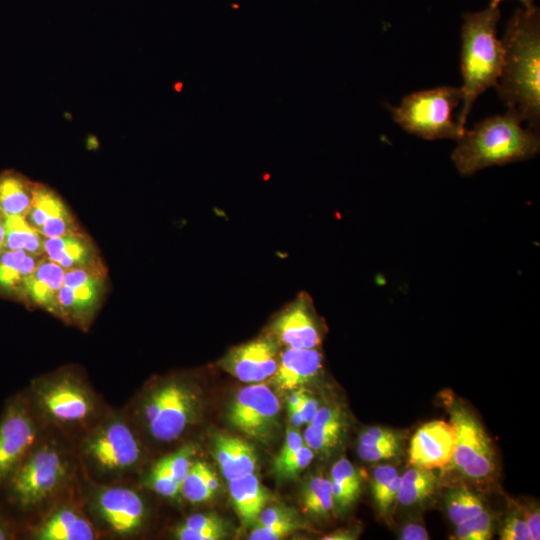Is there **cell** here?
<instances>
[{
    "mask_svg": "<svg viewBox=\"0 0 540 540\" xmlns=\"http://www.w3.org/2000/svg\"><path fill=\"white\" fill-rule=\"evenodd\" d=\"M504 62L496 89L508 109L515 110L528 127L540 124V11L518 8L501 39Z\"/></svg>",
    "mask_w": 540,
    "mask_h": 540,
    "instance_id": "obj_1",
    "label": "cell"
},
{
    "mask_svg": "<svg viewBox=\"0 0 540 540\" xmlns=\"http://www.w3.org/2000/svg\"><path fill=\"white\" fill-rule=\"evenodd\" d=\"M513 109L476 123L463 136L451 154L459 174L470 176L495 165H505L535 157L540 151L539 129L523 128Z\"/></svg>",
    "mask_w": 540,
    "mask_h": 540,
    "instance_id": "obj_2",
    "label": "cell"
},
{
    "mask_svg": "<svg viewBox=\"0 0 540 540\" xmlns=\"http://www.w3.org/2000/svg\"><path fill=\"white\" fill-rule=\"evenodd\" d=\"M499 7L489 6L463 15L461 29L462 108L458 123L465 127L471 108L479 95L496 87L504 62V49L497 37Z\"/></svg>",
    "mask_w": 540,
    "mask_h": 540,
    "instance_id": "obj_3",
    "label": "cell"
},
{
    "mask_svg": "<svg viewBox=\"0 0 540 540\" xmlns=\"http://www.w3.org/2000/svg\"><path fill=\"white\" fill-rule=\"evenodd\" d=\"M29 398L36 414L64 429L88 426L99 410L92 388L70 369L36 379Z\"/></svg>",
    "mask_w": 540,
    "mask_h": 540,
    "instance_id": "obj_4",
    "label": "cell"
},
{
    "mask_svg": "<svg viewBox=\"0 0 540 540\" xmlns=\"http://www.w3.org/2000/svg\"><path fill=\"white\" fill-rule=\"evenodd\" d=\"M462 101L460 87L440 86L403 97L400 106H388L395 123L425 140L458 141L465 127L453 120L452 112Z\"/></svg>",
    "mask_w": 540,
    "mask_h": 540,
    "instance_id": "obj_5",
    "label": "cell"
},
{
    "mask_svg": "<svg viewBox=\"0 0 540 540\" xmlns=\"http://www.w3.org/2000/svg\"><path fill=\"white\" fill-rule=\"evenodd\" d=\"M67 464L54 445H35L6 485L9 501L23 510L40 505L66 480Z\"/></svg>",
    "mask_w": 540,
    "mask_h": 540,
    "instance_id": "obj_6",
    "label": "cell"
},
{
    "mask_svg": "<svg viewBox=\"0 0 540 540\" xmlns=\"http://www.w3.org/2000/svg\"><path fill=\"white\" fill-rule=\"evenodd\" d=\"M457 442L451 462L443 471L453 470L471 482H488L495 474L496 455L477 417L459 401L444 398Z\"/></svg>",
    "mask_w": 540,
    "mask_h": 540,
    "instance_id": "obj_7",
    "label": "cell"
},
{
    "mask_svg": "<svg viewBox=\"0 0 540 540\" xmlns=\"http://www.w3.org/2000/svg\"><path fill=\"white\" fill-rule=\"evenodd\" d=\"M196 406L193 390L185 383L170 380L147 391L139 410L149 434L157 441L171 442L193 421Z\"/></svg>",
    "mask_w": 540,
    "mask_h": 540,
    "instance_id": "obj_8",
    "label": "cell"
},
{
    "mask_svg": "<svg viewBox=\"0 0 540 540\" xmlns=\"http://www.w3.org/2000/svg\"><path fill=\"white\" fill-rule=\"evenodd\" d=\"M83 454L99 472L120 475L132 470L141 458L138 438L126 420L109 416L86 435Z\"/></svg>",
    "mask_w": 540,
    "mask_h": 540,
    "instance_id": "obj_9",
    "label": "cell"
},
{
    "mask_svg": "<svg viewBox=\"0 0 540 540\" xmlns=\"http://www.w3.org/2000/svg\"><path fill=\"white\" fill-rule=\"evenodd\" d=\"M36 411L29 397L18 394L5 405L0 417V488L7 483L36 445Z\"/></svg>",
    "mask_w": 540,
    "mask_h": 540,
    "instance_id": "obj_10",
    "label": "cell"
},
{
    "mask_svg": "<svg viewBox=\"0 0 540 540\" xmlns=\"http://www.w3.org/2000/svg\"><path fill=\"white\" fill-rule=\"evenodd\" d=\"M108 288L104 264L65 271L59 292L60 319L86 329L98 312Z\"/></svg>",
    "mask_w": 540,
    "mask_h": 540,
    "instance_id": "obj_11",
    "label": "cell"
},
{
    "mask_svg": "<svg viewBox=\"0 0 540 540\" xmlns=\"http://www.w3.org/2000/svg\"><path fill=\"white\" fill-rule=\"evenodd\" d=\"M280 411L276 395L264 384H253L241 389L229 411L231 424L259 441L273 432Z\"/></svg>",
    "mask_w": 540,
    "mask_h": 540,
    "instance_id": "obj_12",
    "label": "cell"
},
{
    "mask_svg": "<svg viewBox=\"0 0 540 540\" xmlns=\"http://www.w3.org/2000/svg\"><path fill=\"white\" fill-rule=\"evenodd\" d=\"M456 442V431L450 422H427L411 438L409 464L424 469H443L453 458Z\"/></svg>",
    "mask_w": 540,
    "mask_h": 540,
    "instance_id": "obj_13",
    "label": "cell"
},
{
    "mask_svg": "<svg viewBox=\"0 0 540 540\" xmlns=\"http://www.w3.org/2000/svg\"><path fill=\"white\" fill-rule=\"evenodd\" d=\"M95 507L105 524L118 535L136 532L145 518V505L139 494L126 487L111 486L101 489Z\"/></svg>",
    "mask_w": 540,
    "mask_h": 540,
    "instance_id": "obj_14",
    "label": "cell"
},
{
    "mask_svg": "<svg viewBox=\"0 0 540 540\" xmlns=\"http://www.w3.org/2000/svg\"><path fill=\"white\" fill-rule=\"evenodd\" d=\"M272 330L278 340L289 348H317L322 339L312 302L305 293H301L278 315Z\"/></svg>",
    "mask_w": 540,
    "mask_h": 540,
    "instance_id": "obj_15",
    "label": "cell"
},
{
    "mask_svg": "<svg viewBox=\"0 0 540 540\" xmlns=\"http://www.w3.org/2000/svg\"><path fill=\"white\" fill-rule=\"evenodd\" d=\"M45 238L81 231L73 213L55 190L38 183L32 204L24 216Z\"/></svg>",
    "mask_w": 540,
    "mask_h": 540,
    "instance_id": "obj_16",
    "label": "cell"
},
{
    "mask_svg": "<svg viewBox=\"0 0 540 540\" xmlns=\"http://www.w3.org/2000/svg\"><path fill=\"white\" fill-rule=\"evenodd\" d=\"M278 361L275 342L263 337L232 349L224 359V367L243 382H260L273 376Z\"/></svg>",
    "mask_w": 540,
    "mask_h": 540,
    "instance_id": "obj_17",
    "label": "cell"
},
{
    "mask_svg": "<svg viewBox=\"0 0 540 540\" xmlns=\"http://www.w3.org/2000/svg\"><path fill=\"white\" fill-rule=\"evenodd\" d=\"M45 256L65 271L104 264L93 240L83 230L46 238Z\"/></svg>",
    "mask_w": 540,
    "mask_h": 540,
    "instance_id": "obj_18",
    "label": "cell"
},
{
    "mask_svg": "<svg viewBox=\"0 0 540 540\" xmlns=\"http://www.w3.org/2000/svg\"><path fill=\"white\" fill-rule=\"evenodd\" d=\"M65 270L46 256L38 263L25 282V302L60 318L59 292Z\"/></svg>",
    "mask_w": 540,
    "mask_h": 540,
    "instance_id": "obj_19",
    "label": "cell"
},
{
    "mask_svg": "<svg viewBox=\"0 0 540 540\" xmlns=\"http://www.w3.org/2000/svg\"><path fill=\"white\" fill-rule=\"evenodd\" d=\"M321 368L322 354L317 348L287 347L279 357L274 382L283 390H293L312 380Z\"/></svg>",
    "mask_w": 540,
    "mask_h": 540,
    "instance_id": "obj_20",
    "label": "cell"
},
{
    "mask_svg": "<svg viewBox=\"0 0 540 540\" xmlns=\"http://www.w3.org/2000/svg\"><path fill=\"white\" fill-rule=\"evenodd\" d=\"M214 456L228 481L256 470L257 456L253 447L238 437L218 435L214 440Z\"/></svg>",
    "mask_w": 540,
    "mask_h": 540,
    "instance_id": "obj_21",
    "label": "cell"
},
{
    "mask_svg": "<svg viewBox=\"0 0 540 540\" xmlns=\"http://www.w3.org/2000/svg\"><path fill=\"white\" fill-rule=\"evenodd\" d=\"M45 256V255H44ZM44 256L23 250L0 252V293L25 302V282Z\"/></svg>",
    "mask_w": 540,
    "mask_h": 540,
    "instance_id": "obj_22",
    "label": "cell"
},
{
    "mask_svg": "<svg viewBox=\"0 0 540 540\" xmlns=\"http://www.w3.org/2000/svg\"><path fill=\"white\" fill-rule=\"evenodd\" d=\"M34 537L40 540H92L95 539V531L83 515L64 507L42 523Z\"/></svg>",
    "mask_w": 540,
    "mask_h": 540,
    "instance_id": "obj_23",
    "label": "cell"
},
{
    "mask_svg": "<svg viewBox=\"0 0 540 540\" xmlns=\"http://www.w3.org/2000/svg\"><path fill=\"white\" fill-rule=\"evenodd\" d=\"M232 503L244 525L257 522L259 514L269 499L267 490L254 473L229 481Z\"/></svg>",
    "mask_w": 540,
    "mask_h": 540,
    "instance_id": "obj_24",
    "label": "cell"
},
{
    "mask_svg": "<svg viewBox=\"0 0 540 540\" xmlns=\"http://www.w3.org/2000/svg\"><path fill=\"white\" fill-rule=\"evenodd\" d=\"M38 182L23 174L6 170L0 173V210L7 216H25L34 199Z\"/></svg>",
    "mask_w": 540,
    "mask_h": 540,
    "instance_id": "obj_25",
    "label": "cell"
},
{
    "mask_svg": "<svg viewBox=\"0 0 540 540\" xmlns=\"http://www.w3.org/2000/svg\"><path fill=\"white\" fill-rule=\"evenodd\" d=\"M329 479L334 504L346 508L359 497L362 479L359 471L346 458H341L333 464Z\"/></svg>",
    "mask_w": 540,
    "mask_h": 540,
    "instance_id": "obj_26",
    "label": "cell"
},
{
    "mask_svg": "<svg viewBox=\"0 0 540 540\" xmlns=\"http://www.w3.org/2000/svg\"><path fill=\"white\" fill-rule=\"evenodd\" d=\"M46 238L34 229L23 216H7L3 250H23L45 255Z\"/></svg>",
    "mask_w": 540,
    "mask_h": 540,
    "instance_id": "obj_27",
    "label": "cell"
},
{
    "mask_svg": "<svg viewBox=\"0 0 540 540\" xmlns=\"http://www.w3.org/2000/svg\"><path fill=\"white\" fill-rule=\"evenodd\" d=\"M437 482L432 469L412 466L401 476L397 502L406 506L420 503L433 494Z\"/></svg>",
    "mask_w": 540,
    "mask_h": 540,
    "instance_id": "obj_28",
    "label": "cell"
},
{
    "mask_svg": "<svg viewBox=\"0 0 540 540\" xmlns=\"http://www.w3.org/2000/svg\"><path fill=\"white\" fill-rule=\"evenodd\" d=\"M219 481L216 474L203 461L197 460L192 465L181 483L180 492L192 503L207 501L217 491Z\"/></svg>",
    "mask_w": 540,
    "mask_h": 540,
    "instance_id": "obj_29",
    "label": "cell"
},
{
    "mask_svg": "<svg viewBox=\"0 0 540 540\" xmlns=\"http://www.w3.org/2000/svg\"><path fill=\"white\" fill-rule=\"evenodd\" d=\"M445 505L449 519L455 525L485 509L481 498L463 486L455 488L447 494Z\"/></svg>",
    "mask_w": 540,
    "mask_h": 540,
    "instance_id": "obj_30",
    "label": "cell"
},
{
    "mask_svg": "<svg viewBox=\"0 0 540 540\" xmlns=\"http://www.w3.org/2000/svg\"><path fill=\"white\" fill-rule=\"evenodd\" d=\"M303 500L306 509L315 515H326L334 506L329 478L317 475L307 482Z\"/></svg>",
    "mask_w": 540,
    "mask_h": 540,
    "instance_id": "obj_31",
    "label": "cell"
},
{
    "mask_svg": "<svg viewBox=\"0 0 540 540\" xmlns=\"http://www.w3.org/2000/svg\"><path fill=\"white\" fill-rule=\"evenodd\" d=\"M455 526L457 540H488L493 533L492 516L486 509Z\"/></svg>",
    "mask_w": 540,
    "mask_h": 540,
    "instance_id": "obj_32",
    "label": "cell"
},
{
    "mask_svg": "<svg viewBox=\"0 0 540 540\" xmlns=\"http://www.w3.org/2000/svg\"><path fill=\"white\" fill-rule=\"evenodd\" d=\"M344 424L315 427L308 424L303 440L313 451L326 452L334 448L342 435Z\"/></svg>",
    "mask_w": 540,
    "mask_h": 540,
    "instance_id": "obj_33",
    "label": "cell"
},
{
    "mask_svg": "<svg viewBox=\"0 0 540 540\" xmlns=\"http://www.w3.org/2000/svg\"><path fill=\"white\" fill-rule=\"evenodd\" d=\"M193 455L194 447L187 445L177 450L176 452L165 456L156 464H158L161 468L167 471L172 476V478L181 485L192 465L193 461L191 460V458Z\"/></svg>",
    "mask_w": 540,
    "mask_h": 540,
    "instance_id": "obj_34",
    "label": "cell"
},
{
    "mask_svg": "<svg viewBox=\"0 0 540 540\" xmlns=\"http://www.w3.org/2000/svg\"><path fill=\"white\" fill-rule=\"evenodd\" d=\"M314 457V451L303 445L283 462L273 465L275 473L281 478H292L306 468Z\"/></svg>",
    "mask_w": 540,
    "mask_h": 540,
    "instance_id": "obj_35",
    "label": "cell"
},
{
    "mask_svg": "<svg viewBox=\"0 0 540 540\" xmlns=\"http://www.w3.org/2000/svg\"><path fill=\"white\" fill-rule=\"evenodd\" d=\"M298 528L294 519L286 520L272 525L258 526L250 532V540H278L289 535Z\"/></svg>",
    "mask_w": 540,
    "mask_h": 540,
    "instance_id": "obj_36",
    "label": "cell"
},
{
    "mask_svg": "<svg viewBox=\"0 0 540 540\" xmlns=\"http://www.w3.org/2000/svg\"><path fill=\"white\" fill-rule=\"evenodd\" d=\"M150 487L158 494L165 497H176L180 493V484L172 476L155 464L149 477Z\"/></svg>",
    "mask_w": 540,
    "mask_h": 540,
    "instance_id": "obj_37",
    "label": "cell"
},
{
    "mask_svg": "<svg viewBox=\"0 0 540 540\" xmlns=\"http://www.w3.org/2000/svg\"><path fill=\"white\" fill-rule=\"evenodd\" d=\"M399 442H390L374 445L358 444L359 457L366 462H377L395 457L399 451Z\"/></svg>",
    "mask_w": 540,
    "mask_h": 540,
    "instance_id": "obj_38",
    "label": "cell"
},
{
    "mask_svg": "<svg viewBox=\"0 0 540 540\" xmlns=\"http://www.w3.org/2000/svg\"><path fill=\"white\" fill-rule=\"evenodd\" d=\"M501 540H531L527 524L521 512L509 514L500 530Z\"/></svg>",
    "mask_w": 540,
    "mask_h": 540,
    "instance_id": "obj_39",
    "label": "cell"
},
{
    "mask_svg": "<svg viewBox=\"0 0 540 540\" xmlns=\"http://www.w3.org/2000/svg\"><path fill=\"white\" fill-rule=\"evenodd\" d=\"M398 476L397 470L391 465H381L374 468L371 477V492L376 502Z\"/></svg>",
    "mask_w": 540,
    "mask_h": 540,
    "instance_id": "obj_40",
    "label": "cell"
},
{
    "mask_svg": "<svg viewBox=\"0 0 540 540\" xmlns=\"http://www.w3.org/2000/svg\"><path fill=\"white\" fill-rule=\"evenodd\" d=\"M390 442H399L396 432L384 427H370L359 436V444L374 445Z\"/></svg>",
    "mask_w": 540,
    "mask_h": 540,
    "instance_id": "obj_41",
    "label": "cell"
},
{
    "mask_svg": "<svg viewBox=\"0 0 540 540\" xmlns=\"http://www.w3.org/2000/svg\"><path fill=\"white\" fill-rule=\"evenodd\" d=\"M175 536L180 540H218L224 536V530L193 529L180 525L175 530Z\"/></svg>",
    "mask_w": 540,
    "mask_h": 540,
    "instance_id": "obj_42",
    "label": "cell"
},
{
    "mask_svg": "<svg viewBox=\"0 0 540 540\" xmlns=\"http://www.w3.org/2000/svg\"><path fill=\"white\" fill-rule=\"evenodd\" d=\"M310 424L315 427L344 424L343 414L341 410L337 407H319Z\"/></svg>",
    "mask_w": 540,
    "mask_h": 540,
    "instance_id": "obj_43",
    "label": "cell"
},
{
    "mask_svg": "<svg viewBox=\"0 0 540 540\" xmlns=\"http://www.w3.org/2000/svg\"><path fill=\"white\" fill-rule=\"evenodd\" d=\"M303 445L304 440L300 433L295 429H288L285 441L273 465L283 462Z\"/></svg>",
    "mask_w": 540,
    "mask_h": 540,
    "instance_id": "obj_44",
    "label": "cell"
},
{
    "mask_svg": "<svg viewBox=\"0 0 540 540\" xmlns=\"http://www.w3.org/2000/svg\"><path fill=\"white\" fill-rule=\"evenodd\" d=\"M293 519L292 512L286 508L268 507L264 508L257 519L258 526H267Z\"/></svg>",
    "mask_w": 540,
    "mask_h": 540,
    "instance_id": "obj_45",
    "label": "cell"
},
{
    "mask_svg": "<svg viewBox=\"0 0 540 540\" xmlns=\"http://www.w3.org/2000/svg\"><path fill=\"white\" fill-rule=\"evenodd\" d=\"M184 527L193 529H215L224 530L223 524L219 518L208 514H194L186 519L182 524Z\"/></svg>",
    "mask_w": 540,
    "mask_h": 540,
    "instance_id": "obj_46",
    "label": "cell"
},
{
    "mask_svg": "<svg viewBox=\"0 0 540 540\" xmlns=\"http://www.w3.org/2000/svg\"><path fill=\"white\" fill-rule=\"evenodd\" d=\"M521 514L527 524L530 539L538 540L540 538V513L536 505L521 509Z\"/></svg>",
    "mask_w": 540,
    "mask_h": 540,
    "instance_id": "obj_47",
    "label": "cell"
},
{
    "mask_svg": "<svg viewBox=\"0 0 540 540\" xmlns=\"http://www.w3.org/2000/svg\"><path fill=\"white\" fill-rule=\"evenodd\" d=\"M298 404L303 422L310 424L319 408L317 400L306 393L299 392Z\"/></svg>",
    "mask_w": 540,
    "mask_h": 540,
    "instance_id": "obj_48",
    "label": "cell"
},
{
    "mask_svg": "<svg viewBox=\"0 0 540 540\" xmlns=\"http://www.w3.org/2000/svg\"><path fill=\"white\" fill-rule=\"evenodd\" d=\"M401 540H427L429 535L425 527L419 523H406L400 532Z\"/></svg>",
    "mask_w": 540,
    "mask_h": 540,
    "instance_id": "obj_49",
    "label": "cell"
},
{
    "mask_svg": "<svg viewBox=\"0 0 540 540\" xmlns=\"http://www.w3.org/2000/svg\"><path fill=\"white\" fill-rule=\"evenodd\" d=\"M299 392L293 393L289 397L288 401V408H289V417L291 424L294 427H299L301 424H303V419L299 410Z\"/></svg>",
    "mask_w": 540,
    "mask_h": 540,
    "instance_id": "obj_50",
    "label": "cell"
},
{
    "mask_svg": "<svg viewBox=\"0 0 540 540\" xmlns=\"http://www.w3.org/2000/svg\"><path fill=\"white\" fill-rule=\"evenodd\" d=\"M324 540H351L355 539L354 534L347 530H338L333 533L325 535Z\"/></svg>",
    "mask_w": 540,
    "mask_h": 540,
    "instance_id": "obj_51",
    "label": "cell"
},
{
    "mask_svg": "<svg viewBox=\"0 0 540 540\" xmlns=\"http://www.w3.org/2000/svg\"><path fill=\"white\" fill-rule=\"evenodd\" d=\"M7 215L0 210V252L3 249V243L5 238V226Z\"/></svg>",
    "mask_w": 540,
    "mask_h": 540,
    "instance_id": "obj_52",
    "label": "cell"
},
{
    "mask_svg": "<svg viewBox=\"0 0 540 540\" xmlns=\"http://www.w3.org/2000/svg\"><path fill=\"white\" fill-rule=\"evenodd\" d=\"M11 538V532L8 525L0 517V540H6Z\"/></svg>",
    "mask_w": 540,
    "mask_h": 540,
    "instance_id": "obj_53",
    "label": "cell"
},
{
    "mask_svg": "<svg viewBox=\"0 0 540 540\" xmlns=\"http://www.w3.org/2000/svg\"><path fill=\"white\" fill-rule=\"evenodd\" d=\"M503 0H491L490 6L492 7H499V3ZM523 4V7L525 8H531L535 6L534 0H518Z\"/></svg>",
    "mask_w": 540,
    "mask_h": 540,
    "instance_id": "obj_54",
    "label": "cell"
}]
</instances>
